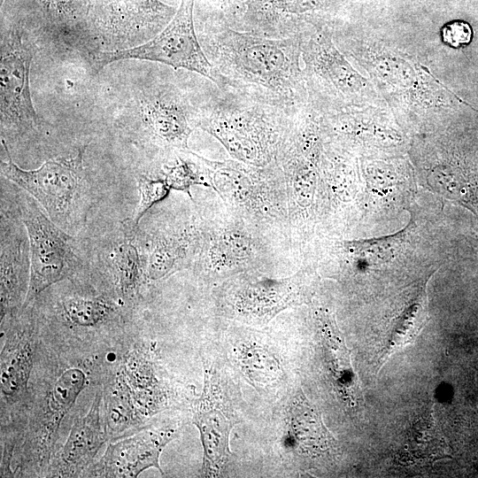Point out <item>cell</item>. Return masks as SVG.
Returning a JSON list of instances; mask_svg holds the SVG:
<instances>
[{
	"label": "cell",
	"mask_w": 478,
	"mask_h": 478,
	"mask_svg": "<svg viewBox=\"0 0 478 478\" xmlns=\"http://www.w3.org/2000/svg\"><path fill=\"white\" fill-rule=\"evenodd\" d=\"M198 38L220 90L292 112L308 104L301 35L271 38L213 19Z\"/></svg>",
	"instance_id": "1"
},
{
	"label": "cell",
	"mask_w": 478,
	"mask_h": 478,
	"mask_svg": "<svg viewBox=\"0 0 478 478\" xmlns=\"http://www.w3.org/2000/svg\"><path fill=\"white\" fill-rule=\"evenodd\" d=\"M88 358L53 368L52 376L46 377L37 396L26 398L21 407L25 411L31 409L29 419L24 422L22 432L3 450L11 466L13 459H18L12 476L44 474L56 452L62 420L90 382H101L103 359L96 363L86 361Z\"/></svg>",
	"instance_id": "2"
},
{
	"label": "cell",
	"mask_w": 478,
	"mask_h": 478,
	"mask_svg": "<svg viewBox=\"0 0 478 478\" xmlns=\"http://www.w3.org/2000/svg\"><path fill=\"white\" fill-rule=\"evenodd\" d=\"M337 48L365 69L387 107L395 114L425 116L451 108L449 91L406 53L372 38L332 33Z\"/></svg>",
	"instance_id": "3"
},
{
	"label": "cell",
	"mask_w": 478,
	"mask_h": 478,
	"mask_svg": "<svg viewBox=\"0 0 478 478\" xmlns=\"http://www.w3.org/2000/svg\"><path fill=\"white\" fill-rule=\"evenodd\" d=\"M297 112L220 90L214 84V89L198 103L195 123L219 139L237 159L263 166L278 153Z\"/></svg>",
	"instance_id": "4"
},
{
	"label": "cell",
	"mask_w": 478,
	"mask_h": 478,
	"mask_svg": "<svg viewBox=\"0 0 478 478\" xmlns=\"http://www.w3.org/2000/svg\"><path fill=\"white\" fill-rule=\"evenodd\" d=\"M204 387L190 404V419L203 446L201 477H226L235 455L229 448L230 434L242 422L243 401L235 373L221 351L203 358Z\"/></svg>",
	"instance_id": "5"
},
{
	"label": "cell",
	"mask_w": 478,
	"mask_h": 478,
	"mask_svg": "<svg viewBox=\"0 0 478 478\" xmlns=\"http://www.w3.org/2000/svg\"><path fill=\"white\" fill-rule=\"evenodd\" d=\"M301 52L308 103L320 112L386 105L372 81L337 48L328 25H316L301 34Z\"/></svg>",
	"instance_id": "6"
},
{
	"label": "cell",
	"mask_w": 478,
	"mask_h": 478,
	"mask_svg": "<svg viewBox=\"0 0 478 478\" xmlns=\"http://www.w3.org/2000/svg\"><path fill=\"white\" fill-rule=\"evenodd\" d=\"M1 143L7 156V160H1L2 176L30 195L63 230L73 232L79 228L93 200L83 165L86 146L75 157L49 159L37 169L24 170L13 162L3 137Z\"/></svg>",
	"instance_id": "7"
},
{
	"label": "cell",
	"mask_w": 478,
	"mask_h": 478,
	"mask_svg": "<svg viewBox=\"0 0 478 478\" xmlns=\"http://www.w3.org/2000/svg\"><path fill=\"white\" fill-rule=\"evenodd\" d=\"M120 345L115 363H104L102 388L121 397L143 426L161 413L180 409L174 382L152 348L144 343Z\"/></svg>",
	"instance_id": "8"
},
{
	"label": "cell",
	"mask_w": 478,
	"mask_h": 478,
	"mask_svg": "<svg viewBox=\"0 0 478 478\" xmlns=\"http://www.w3.org/2000/svg\"><path fill=\"white\" fill-rule=\"evenodd\" d=\"M17 212L24 223L30 250V278L23 307L53 284L73 278L81 260L73 238L42 211L27 193H17Z\"/></svg>",
	"instance_id": "9"
},
{
	"label": "cell",
	"mask_w": 478,
	"mask_h": 478,
	"mask_svg": "<svg viewBox=\"0 0 478 478\" xmlns=\"http://www.w3.org/2000/svg\"><path fill=\"white\" fill-rule=\"evenodd\" d=\"M193 8L194 0H181L172 19L152 39L137 47L99 53L94 60L95 68L123 59L149 60L197 73L216 85L213 66L197 35Z\"/></svg>",
	"instance_id": "10"
},
{
	"label": "cell",
	"mask_w": 478,
	"mask_h": 478,
	"mask_svg": "<svg viewBox=\"0 0 478 478\" xmlns=\"http://www.w3.org/2000/svg\"><path fill=\"white\" fill-rule=\"evenodd\" d=\"M276 404L275 443L289 470H303L314 460L331 454L335 440L300 386L292 385Z\"/></svg>",
	"instance_id": "11"
},
{
	"label": "cell",
	"mask_w": 478,
	"mask_h": 478,
	"mask_svg": "<svg viewBox=\"0 0 478 478\" xmlns=\"http://www.w3.org/2000/svg\"><path fill=\"white\" fill-rule=\"evenodd\" d=\"M179 409L154 417L143 428L126 436L112 440L99 461L83 477H137L149 468L162 474L159 457L164 448L179 436L188 421Z\"/></svg>",
	"instance_id": "12"
},
{
	"label": "cell",
	"mask_w": 478,
	"mask_h": 478,
	"mask_svg": "<svg viewBox=\"0 0 478 478\" xmlns=\"http://www.w3.org/2000/svg\"><path fill=\"white\" fill-rule=\"evenodd\" d=\"M220 350L237 377L260 395L276 401L292 386L285 355L266 334L250 328L227 333Z\"/></svg>",
	"instance_id": "13"
},
{
	"label": "cell",
	"mask_w": 478,
	"mask_h": 478,
	"mask_svg": "<svg viewBox=\"0 0 478 478\" xmlns=\"http://www.w3.org/2000/svg\"><path fill=\"white\" fill-rule=\"evenodd\" d=\"M305 299L297 277L270 279L243 275L220 289L219 304L227 318L248 327H262L278 313Z\"/></svg>",
	"instance_id": "14"
},
{
	"label": "cell",
	"mask_w": 478,
	"mask_h": 478,
	"mask_svg": "<svg viewBox=\"0 0 478 478\" xmlns=\"http://www.w3.org/2000/svg\"><path fill=\"white\" fill-rule=\"evenodd\" d=\"M5 343L1 351V410L17 411L28 393L35 362V317L34 304L1 319Z\"/></svg>",
	"instance_id": "15"
},
{
	"label": "cell",
	"mask_w": 478,
	"mask_h": 478,
	"mask_svg": "<svg viewBox=\"0 0 478 478\" xmlns=\"http://www.w3.org/2000/svg\"><path fill=\"white\" fill-rule=\"evenodd\" d=\"M32 53L21 38L2 43L0 95L2 130L17 133L36 130L42 127L31 97L29 72Z\"/></svg>",
	"instance_id": "16"
},
{
	"label": "cell",
	"mask_w": 478,
	"mask_h": 478,
	"mask_svg": "<svg viewBox=\"0 0 478 478\" xmlns=\"http://www.w3.org/2000/svg\"><path fill=\"white\" fill-rule=\"evenodd\" d=\"M198 104H191L175 87L165 86L144 100L142 121L146 135L162 147L187 150Z\"/></svg>",
	"instance_id": "17"
},
{
	"label": "cell",
	"mask_w": 478,
	"mask_h": 478,
	"mask_svg": "<svg viewBox=\"0 0 478 478\" xmlns=\"http://www.w3.org/2000/svg\"><path fill=\"white\" fill-rule=\"evenodd\" d=\"M328 0H248L241 31L271 38L300 35L315 25L326 24L318 12Z\"/></svg>",
	"instance_id": "18"
},
{
	"label": "cell",
	"mask_w": 478,
	"mask_h": 478,
	"mask_svg": "<svg viewBox=\"0 0 478 478\" xmlns=\"http://www.w3.org/2000/svg\"><path fill=\"white\" fill-rule=\"evenodd\" d=\"M106 441L109 437L103 413V393L98 389L89 411L73 420L65 444L53 455L43 476L83 477Z\"/></svg>",
	"instance_id": "19"
},
{
	"label": "cell",
	"mask_w": 478,
	"mask_h": 478,
	"mask_svg": "<svg viewBox=\"0 0 478 478\" xmlns=\"http://www.w3.org/2000/svg\"><path fill=\"white\" fill-rule=\"evenodd\" d=\"M18 213V212H17ZM30 278V250L26 227L18 214L1 208V319L20 310Z\"/></svg>",
	"instance_id": "20"
},
{
	"label": "cell",
	"mask_w": 478,
	"mask_h": 478,
	"mask_svg": "<svg viewBox=\"0 0 478 478\" xmlns=\"http://www.w3.org/2000/svg\"><path fill=\"white\" fill-rule=\"evenodd\" d=\"M119 299L80 286L65 292L58 300L60 322L74 330L96 331L111 324L124 323V308ZM128 308V307H127Z\"/></svg>",
	"instance_id": "21"
},
{
	"label": "cell",
	"mask_w": 478,
	"mask_h": 478,
	"mask_svg": "<svg viewBox=\"0 0 478 478\" xmlns=\"http://www.w3.org/2000/svg\"><path fill=\"white\" fill-rule=\"evenodd\" d=\"M138 229L123 222L122 235L106 250L105 266L118 298L128 308L138 300L147 281L135 238Z\"/></svg>",
	"instance_id": "22"
},
{
	"label": "cell",
	"mask_w": 478,
	"mask_h": 478,
	"mask_svg": "<svg viewBox=\"0 0 478 478\" xmlns=\"http://www.w3.org/2000/svg\"><path fill=\"white\" fill-rule=\"evenodd\" d=\"M317 331L323 372L337 398L349 405H354L358 399V387L349 351L335 320L323 311L317 312Z\"/></svg>",
	"instance_id": "23"
},
{
	"label": "cell",
	"mask_w": 478,
	"mask_h": 478,
	"mask_svg": "<svg viewBox=\"0 0 478 478\" xmlns=\"http://www.w3.org/2000/svg\"><path fill=\"white\" fill-rule=\"evenodd\" d=\"M184 252L182 240L175 236H156L148 249L144 272L147 281H158L173 273Z\"/></svg>",
	"instance_id": "24"
},
{
	"label": "cell",
	"mask_w": 478,
	"mask_h": 478,
	"mask_svg": "<svg viewBox=\"0 0 478 478\" xmlns=\"http://www.w3.org/2000/svg\"><path fill=\"white\" fill-rule=\"evenodd\" d=\"M137 185L140 196L139 203L132 219L127 220L128 224L135 229H138L139 222L145 212L154 204L165 198L170 189L165 181L153 180L143 175L137 178Z\"/></svg>",
	"instance_id": "25"
},
{
	"label": "cell",
	"mask_w": 478,
	"mask_h": 478,
	"mask_svg": "<svg viewBox=\"0 0 478 478\" xmlns=\"http://www.w3.org/2000/svg\"><path fill=\"white\" fill-rule=\"evenodd\" d=\"M441 35L446 44L458 48L469 43L473 31L467 22L456 19L448 22L443 27Z\"/></svg>",
	"instance_id": "26"
},
{
	"label": "cell",
	"mask_w": 478,
	"mask_h": 478,
	"mask_svg": "<svg viewBox=\"0 0 478 478\" xmlns=\"http://www.w3.org/2000/svg\"><path fill=\"white\" fill-rule=\"evenodd\" d=\"M55 3L57 5H65L69 0H50Z\"/></svg>",
	"instance_id": "27"
}]
</instances>
